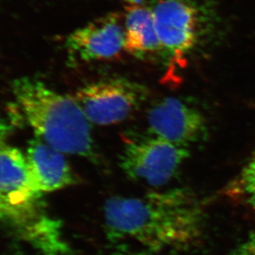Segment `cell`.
<instances>
[{
    "mask_svg": "<svg viewBox=\"0 0 255 255\" xmlns=\"http://www.w3.org/2000/svg\"><path fill=\"white\" fill-rule=\"evenodd\" d=\"M189 155L187 147L150 134L128 141L120 165L130 179L160 187L175 177Z\"/></svg>",
    "mask_w": 255,
    "mask_h": 255,
    "instance_id": "4",
    "label": "cell"
},
{
    "mask_svg": "<svg viewBox=\"0 0 255 255\" xmlns=\"http://www.w3.org/2000/svg\"><path fill=\"white\" fill-rule=\"evenodd\" d=\"M241 183L244 191H246V195L248 196L249 202L255 213V157L249 162L243 170Z\"/></svg>",
    "mask_w": 255,
    "mask_h": 255,
    "instance_id": "11",
    "label": "cell"
},
{
    "mask_svg": "<svg viewBox=\"0 0 255 255\" xmlns=\"http://www.w3.org/2000/svg\"><path fill=\"white\" fill-rule=\"evenodd\" d=\"M151 134L188 147L205 139L206 121L201 111L185 101L173 97L162 99L153 104L147 112Z\"/></svg>",
    "mask_w": 255,
    "mask_h": 255,
    "instance_id": "7",
    "label": "cell"
},
{
    "mask_svg": "<svg viewBox=\"0 0 255 255\" xmlns=\"http://www.w3.org/2000/svg\"><path fill=\"white\" fill-rule=\"evenodd\" d=\"M10 126L0 117V220L44 254L66 253L61 224L42 211L30 181L26 156L9 142Z\"/></svg>",
    "mask_w": 255,
    "mask_h": 255,
    "instance_id": "2",
    "label": "cell"
},
{
    "mask_svg": "<svg viewBox=\"0 0 255 255\" xmlns=\"http://www.w3.org/2000/svg\"><path fill=\"white\" fill-rule=\"evenodd\" d=\"M206 216L185 188L140 197L113 196L104 205V232L111 255H181L198 246Z\"/></svg>",
    "mask_w": 255,
    "mask_h": 255,
    "instance_id": "1",
    "label": "cell"
},
{
    "mask_svg": "<svg viewBox=\"0 0 255 255\" xmlns=\"http://www.w3.org/2000/svg\"><path fill=\"white\" fill-rule=\"evenodd\" d=\"M147 90L125 77H111L91 82L76 91V99L91 123L111 126L121 123L139 108Z\"/></svg>",
    "mask_w": 255,
    "mask_h": 255,
    "instance_id": "5",
    "label": "cell"
},
{
    "mask_svg": "<svg viewBox=\"0 0 255 255\" xmlns=\"http://www.w3.org/2000/svg\"><path fill=\"white\" fill-rule=\"evenodd\" d=\"M228 255H255V235L243 241Z\"/></svg>",
    "mask_w": 255,
    "mask_h": 255,
    "instance_id": "12",
    "label": "cell"
},
{
    "mask_svg": "<svg viewBox=\"0 0 255 255\" xmlns=\"http://www.w3.org/2000/svg\"><path fill=\"white\" fill-rule=\"evenodd\" d=\"M12 94L37 137L62 153L96 161L90 121L76 99L49 88L37 79L13 81Z\"/></svg>",
    "mask_w": 255,
    "mask_h": 255,
    "instance_id": "3",
    "label": "cell"
},
{
    "mask_svg": "<svg viewBox=\"0 0 255 255\" xmlns=\"http://www.w3.org/2000/svg\"><path fill=\"white\" fill-rule=\"evenodd\" d=\"M152 12L161 52L175 71L186 64L198 39V8L191 0H158Z\"/></svg>",
    "mask_w": 255,
    "mask_h": 255,
    "instance_id": "6",
    "label": "cell"
},
{
    "mask_svg": "<svg viewBox=\"0 0 255 255\" xmlns=\"http://www.w3.org/2000/svg\"><path fill=\"white\" fill-rule=\"evenodd\" d=\"M124 2L129 3V5L141 4V2H143L144 0H122Z\"/></svg>",
    "mask_w": 255,
    "mask_h": 255,
    "instance_id": "13",
    "label": "cell"
},
{
    "mask_svg": "<svg viewBox=\"0 0 255 255\" xmlns=\"http://www.w3.org/2000/svg\"><path fill=\"white\" fill-rule=\"evenodd\" d=\"M64 153L39 137L31 140L26 152L30 181L38 193H47L71 187L77 182Z\"/></svg>",
    "mask_w": 255,
    "mask_h": 255,
    "instance_id": "9",
    "label": "cell"
},
{
    "mask_svg": "<svg viewBox=\"0 0 255 255\" xmlns=\"http://www.w3.org/2000/svg\"><path fill=\"white\" fill-rule=\"evenodd\" d=\"M70 54L83 62L108 60L125 49V30L118 15L108 14L72 32L66 40Z\"/></svg>",
    "mask_w": 255,
    "mask_h": 255,
    "instance_id": "8",
    "label": "cell"
},
{
    "mask_svg": "<svg viewBox=\"0 0 255 255\" xmlns=\"http://www.w3.org/2000/svg\"><path fill=\"white\" fill-rule=\"evenodd\" d=\"M125 50L145 58L161 52L152 9L141 4L128 5L125 16Z\"/></svg>",
    "mask_w": 255,
    "mask_h": 255,
    "instance_id": "10",
    "label": "cell"
}]
</instances>
